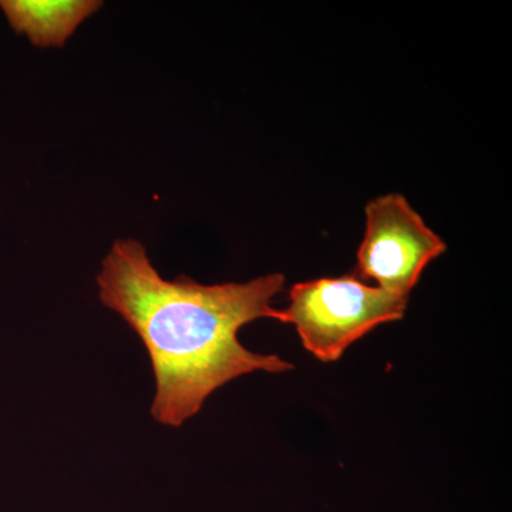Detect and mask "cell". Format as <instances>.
I'll list each match as a JSON object with an SVG mask.
<instances>
[{
    "label": "cell",
    "instance_id": "1",
    "mask_svg": "<svg viewBox=\"0 0 512 512\" xmlns=\"http://www.w3.org/2000/svg\"><path fill=\"white\" fill-rule=\"evenodd\" d=\"M100 301L119 313L146 346L156 377L151 416L181 427L225 384L254 372L285 373L291 363L259 355L238 332L258 319L281 322L272 306L285 276L202 285L188 276L163 278L134 239L114 242L97 276Z\"/></svg>",
    "mask_w": 512,
    "mask_h": 512
},
{
    "label": "cell",
    "instance_id": "2",
    "mask_svg": "<svg viewBox=\"0 0 512 512\" xmlns=\"http://www.w3.org/2000/svg\"><path fill=\"white\" fill-rule=\"evenodd\" d=\"M409 296L367 285L356 275L298 282L281 322L295 326L303 348L320 362H338L345 350L384 323L406 315Z\"/></svg>",
    "mask_w": 512,
    "mask_h": 512
},
{
    "label": "cell",
    "instance_id": "3",
    "mask_svg": "<svg viewBox=\"0 0 512 512\" xmlns=\"http://www.w3.org/2000/svg\"><path fill=\"white\" fill-rule=\"evenodd\" d=\"M366 231L357 249L356 276L384 291L410 296L430 262L447 244L397 192L366 205Z\"/></svg>",
    "mask_w": 512,
    "mask_h": 512
},
{
    "label": "cell",
    "instance_id": "4",
    "mask_svg": "<svg viewBox=\"0 0 512 512\" xmlns=\"http://www.w3.org/2000/svg\"><path fill=\"white\" fill-rule=\"evenodd\" d=\"M101 6L99 0H0L13 30L39 47L64 46Z\"/></svg>",
    "mask_w": 512,
    "mask_h": 512
}]
</instances>
